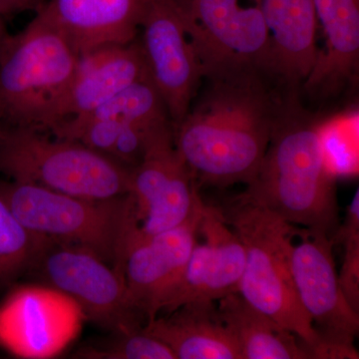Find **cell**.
<instances>
[{"label":"cell","mask_w":359,"mask_h":359,"mask_svg":"<svg viewBox=\"0 0 359 359\" xmlns=\"http://www.w3.org/2000/svg\"><path fill=\"white\" fill-rule=\"evenodd\" d=\"M204 79L205 88L173 127L175 148L197 183L248 185L268 150L283 93L256 67L216 71Z\"/></svg>","instance_id":"obj_1"},{"label":"cell","mask_w":359,"mask_h":359,"mask_svg":"<svg viewBox=\"0 0 359 359\" xmlns=\"http://www.w3.org/2000/svg\"><path fill=\"white\" fill-rule=\"evenodd\" d=\"M299 91L283 92L263 162L238 197L332 238L340 224L337 178L321 150L320 118L302 105Z\"/></svg>","instance_id":"obj_2"},{"label":"cell","mask_w":359,"mask_h":359,"mask_svg":"<svg viewBox=\"0 0 359 359\" xmlns=\"http://www.w3.org/2000/svg\"><path fill=\"white\" fill-rule=\"evenodd\" d=\"M35 13L0 47V111L9 126L51 132L60 121L80 54L58 28Z\"/></svg>","instance_id":"obj_3"},{"label":"cell","mask_w":359,"mask_h":359,"mask_svg":"<svg viewBox=\"0 0 359 359\" xmlns=\"http://www.w3.org/2000/svg\"><path fill=\"white\" fill-rule=\"evenodd\" d=\"M219 209L245 247L238 294L297 335L306 353L318 341V334L302 309L292 278V250L297 226L238 197Z\"/></svg>","instance_id":"obj_4"},{"label":"cell","mask_w":359,"mask_h":359,"mask_svg":"<svg viewBox=\"0 0 359 359\" xmlns=\"http://www.w3.org/2000/svg\"><path fill=\"white\" fill-rule=\"evenodd\" d=\"M0 197L32 233L88 250L122 269L125 243L139 224L130 194L107 200L86 199L11 180L0 183Z\"/></svg>","instance_id":"obj_5"},{"label":"cell","mask_w":359,"mask_h":359,"mask_svg":"<svg viewBox=\"0 0 359 359\" xmlns=\"http://www.w3.org/2000/svg\"><path fill=\"white\" fill-rule=\"evenodd\" d=\"M0 173L13 181L93 200L128 195L131 178L128 168L80 142L16 126L2 128Z\"/></svg>","instance_id":"obj_6"},{"label":"cell","mask_w":359,"mask_h":359,"mask_svg":"<svg viewBox=\"0 0 359 359\" xmlns=\"http://www.w3.org/2000/svg\"><path fill=\"white\" fill-rule=\"evenodd\" d=\"M292 273L297 297L318 334L309 359H358L354 340L359 313L346 301L337 273L332 238L325 231L297 229Z\"/></svg>","instance_id":"obj_7"},{"label":"cell","mask_w":359,"mask_h":359,"mask_svg":"<svg viewBox=\"0 0 359 359\" xmlns=\"http://www.w3.org/2000/svg\"><path fill=\"white\" fill-rule=\"evenodd\" d=\"M29 273L68 295L86 320L113 334L136 332L147 323L130 294L122 269L88 250L48 238Z\"/></svg>","instance_id":"obj_8"},{"label":"cell","mask_w":359,"mask_h":359,"mask_svg":"<svg viewBox=\"0 0 359 359\" xmlns=\"http://www.w3.org/2000/svg\"><path fill=\"white\" fill-rule=\"evenodd\" d=\"M173 1L204 77L238 67H256L269 74L271 43L261 0Z\"/></svg>","instance_id":"obj_9"},{"label":"cell","mask_w":359,"mask_h":359,"mask_svg":"<svg viewBox=\"0 0 359 359\" xmlns=\"http://www.w3.org/2000/svg\"><path fill=\"white\" fill-rule=\"evenodd\" d=\"M79 306L47 285L14 287L0 302V347L16 358H51L80 334Z\"/></svg>","instance_id":"obj_10"},{"label":"cell","mask_w":359,"mask_h":359,"mask_svg":"<svg viewBox=\"0 0 359 359\" xmlns=\"http://www.w3.org/2000/svg\"><path fill=\"white\" fill-rule=\"evenodd\" d=\"M140 30L149 76L175 127L190 109L204 70L173 0H149Z\"/></svg>","instance_id":"obj_11"},{"label":"cell","mask_w":359,"mask_h":359,"mask_svg":"<svg viewBox=\"0 0 359 359\" xmlns=\"http://www.w3.org/2000/svg\"><path fill=\"white\" fill-rule=\"evenodd\" d=\"M129 194L135 202L142 237L177 228L199 214L205 205L197 182L175 148L173 133L158 141L131 170Z\"/></svg>","instance_id":"obj_12"},{"label":"cell","mask_w":359,"mask_h":359,"mask_svg":"<svg viewBox=\"0 0 359 359\" xmlns=\"http://www.w3.org/2000/svg\"><path fill=\"white\" fill-rule=\"evenodd\" d=\"M204 208L177 228L152 237H142L138 224L127 238L123 273L130 294L147 323L159 316L163 304L186 268L197 244Z\"/></svg>","instance_id":"obj_13"},{"label":"cell","mask_w":359,"mask_h":359,"mask_svg":"<svg viewBox=\"0 0 359 359\" xmlns=\"http://www.w3.org/2000/svg\"><path fill=\"white\" fill-rule=\"evenodd\" d=\"M198 233L204 236L205 242L194 247L161 313H172L188 302H218L238 292L245 268V247L219 208L205 205Z\"/></svg>","instance_id":"obj_14"},{"label":"cell","mask_w":359,"mask_h":359,"mask_svg":"<svg viewBox=\"0 0 359 359\" xmlns=\"http://www.w3.org/2000/svg\"><path fill=\"white\" fill-rule=\"evenodd\" d=\"M149 0H44L43 15L81 54L138 39Z\"/></svg>","instance_id":"obj_15"},{"label":"cell","mask_w":359,"mask_h":359,"mask_svg":"<svg viewBox=\"0 0 359 359\" xmlns=\"http://www.w3.org/2000/svg\"><path fill=\"white\" fill-rule=\"evenodd\" d=\"M147 76L138 39L81 54L57 126L63 122L83 119L123 89Z\"/></svg>","instance_id":"obj_16"},{"label":"cell","mask_w":359,"mask_h":359,"mask_svg":"<svg viewBox=\"0 0 359 359\" xmlns=\"http://www.w3.org/2000/svg\"><path fill=\"white\" fill-rule=\"evenodd\" d=\"M271 43L269 74L285 89H301L318 55L313 0H261Z\"/></svg>","instance_id":"obj_17"},{"label":"cell","mask_w":359,"mask_h":359,"mask_svg":"<svg viewBox=\"0 0 359 359\" xmlns=\"http://www.w3.org/2000/svg\"><path fill=\"white\" fill-rule=\"evenodd\" d=\"M313 1L325 42L302 88L311 96L327 98L358 75L359 0Z\"/></svg>","instance_id":"obj_18"},{"label":"cell","mask_w":359,"mask_h":359,"mask_svg":"<svg viewBox=\"0 0 359 359\" xmlns=\"http://www.w3.org/2000/svg\"><path fill=\"white\" fill-rule=\"evenodd\" d=\"M143 332L166 344L176 359H243L217 302H188L148 321Z\"/></svg>","instance_id":"obj_19"},{"label":"cell","mask_w":359,"mask_h":359,"mask_svg":"<svg viewBox=\"0 0 359 359\" xmlns=\"http://www.w3.org/2000/svg\"><path fill=\"white\" fill-rule=\"evenodd\" d=\"M217 304L243 359H308L297 335L254 308L238 292L226 295Z\"/></svg>","instance_id":"obj_20"},{"label":"cell","mask_w":359,"mask_h":359,"mask_svg":"<svg viewBox=\"0 0 359 359\" xmlns=\"http://www.w3.org/2000/svg\"><path fill=\"white\" fill-rule=\"evenodd\" d=\"M47 241L26 229L0 197V287L29 273Z\"/></svg>","instance_id":"obj_21"},{"label":"cell","mask_w":359,"mask_h":359,"mask_svg":"<svg viewBox=\"0 0 359 359\" xmlns=\"http://www.w3.org/2000/svg\"><path fill=\"white\" fill-rule=\"evenodd\" d=\"M325 164L335 178L358 171V111L346 110L318 122Z\"/></svg>","instance_id":"obj_22"},{"label":"cell","mask_w":359,"mask_h":359,"mask_svg":"<svg viewBox=\"0 0 359 359\" xmlns=\"http://www.w3.org/2000/svg\"><path fill=\"white\" fill-rule=\"evenodd\" d=\"M76 358L88 359H176L162 341L143 332L114 334V339L80 349Z\"/></svg>","instance_id":"obj_23"},{"label":"cell","mask_w":359,"mask_h":359,"mask_svg":"<svg viewBox=\"0 0 359 359\" xmlns=\"http://www.w3.org/2000/svg\"><path fill=\"white\" fill-rule=\"evenodd\" d=\"M344 245V261L339 276L340 287L346 301L359 313V191H355L344 223L339 224L332 242Z\"/></svg>","instance_id":"obj_24"},{"label":"cell","mask_w":359,"mask_h":359,"mask_svg":"<svg viewBox=\"0 0 359 359\" xmlns=\"http://www.w3.org/2000/svg\"><path fill=\"white\" fill-rule=\"evenodd\" d=\"M43 2L44 0H0V16L36 11Z\"/></svg>","instance_id":"obj_25"},{"label":"cell","mask_w":359,"mask_h":359,"mask_svg":"<svg viewBox=\"0 0 359 359\" xmlns=\"http://www.w3.org/2000/svg\"><path fill=\"white\" fill-rule=\"evenodd\" d=\"M9 33L7 32L6 25H4V20H2L1 16H0V47L4 44V40L8 36Z\"/></svg>","instance_id":"obj_26"},{"label":"cell","mask_w":359,"mask_h":359,"mask_svg":"<svg viewBox=\"0 0 359 359\" xmlns=\"http://www.w3.org/2000/svg\"><path fill=\"white\" fill-rule=\"evenodd\" d=\"M2 121H4V119H2L1 111H0V135L2 132Z\"/></svg>","instance_id":"obj_27"}]
</instances>
